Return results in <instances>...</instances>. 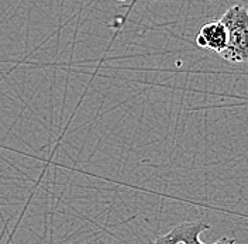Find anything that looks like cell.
I'll list each match as a JSON object with an SVG mask.
<instances>
[{
	"instance_id": "6da1fadb",
	"label": "cell",
	"mask_w": 248,
	"mask_h": 244,
	"mask_svg": "<svg viewBox=\"0 0 248 244\" xmlns=\"http://www.w3.org/2000/svg\"><path fill=\"white\" fill-rule=\"evenodd\" d=\"M220 21L227 30V46L220 54L226 61L241 64L248 60V12L241 4L230 7Z\"/></svg>"
},
{
	"instance_id": "7a4b0ae2",
	"label": "cell",
	"mask_w": 248,
	"mask_h": 244,
	"mask_svg": "<svg viewBox=\"0 0 248 244\" xmlns=\"http://www.w3.org/2000/svg\"><path fill=\"white\" fill-rule=\"evenodd\" d=\"M196 44L201 48H206L221 54L227 46V30L220 20H213L206 23L196 37Z\"/></svg>"
},
{
	"instance_id": "3957f363",
	"label": "cell",
	"mask_w": 248,
	"mask_h": 244,
	"mask_svg": "<svg viewBox=\"0 0 248 244\" xmlns=\"http://www.w3.org/2000/svg\"><path fill=\"white\" fill-rule=\"evenodd\" d=\"M210 229L209 223L198 220V222H185V233L182 236L181 244H206L201 242V234L203 231ZM213 244H235V240L232 237H221Z\"/></svg>"
}]
</instances>
